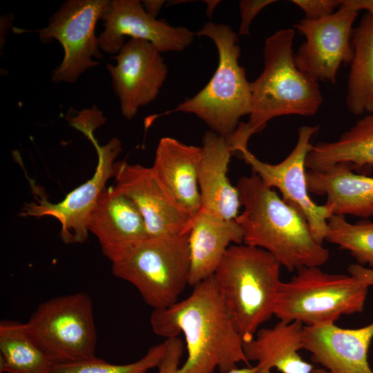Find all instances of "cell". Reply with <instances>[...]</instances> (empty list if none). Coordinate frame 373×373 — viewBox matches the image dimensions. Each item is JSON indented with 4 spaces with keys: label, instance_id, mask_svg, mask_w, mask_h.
<instances>
[{
    "label": "cell",
    "instance_id": "cell-34",
    "mask_svg": "<svg viewBox=\"0 0 373 373\" xmlns=\"http://www.w3.org/2000/svg\"><path fill=\"white\" fill-rule=\"evenodd\" d=\"M312 373H331L326 369L321 367V368H314Z\"/></svg>",
    "mask_w": 373,
    "mask_h": 373
},
{
    "label": "cell",
    "instance_id": "cell-25",
    "mask_svg": "<svg viewBox=\"0 0 373 373\" xmlns=\"http://www.w3.org/2000/svg\"><path fill=\"white\" fill-rule=\"evenodd\" d=\"M54 365L30 337L25 323L0 322L1 373H50Z\"/></svg>",
    "mask_w": 373,
    "mask_h": 373
},
{
    "label": "cell",
    "instance_id": "cell-10",
    "mask_svg": "<svg viewBox=\"0 0 373 373\" xmlns=\"http://www.w3.org/2000/svg\"><path fill=\"white\" fill-rule=\"evenodd\" d=\"M318 129L319 126H300L294 148L278 164L262 162L247 146L240 148L236 153L267 186L280 191L283 201L305 218L314 238L322 245L325 240L327 220L333 214L325 204L318 205L311 199L305 170L307 156L313 148L311 140Z\"/></svg>",
    "mask_w": 373,
    "mask_h": 373
},
{
    "label": "cell",
    "instance_id": "cell-8",
    "mask_svg": "<svg viewBox=\"0 0 373 373\" xmlns=\"http://www.w3.org/2000/svg\"><path fill=\"white\" fill-rule=\"evenodd\" d=\"M25 324L30 337L54 364L95 356L97 335L93 302L84 292L40 303Z\"/></svg>",
    "mask_w": 373,
    "mask_h": 373
},
{
    "label": "cell",
    "instance_id": "cell-11",
    "mask_svg": "<svg viewBox=\"0 0 373 373\" xmlns=\"http://www.w3.org/2000/svg\"><path fill=\"white\" fill-rule=\"evenodd\" d=\"M358 14V11L341 3L327 17L298 21L294 28L305 41L294 53L297 68L317 82L336 84L341 66L350 64L353 58L351 39Z\"/></svg>",
    "mask_w": 373,
    "mask_h": 373
},
{
    "label": "cell",
    "instance_id": "cell-15",
    "mask_svg": "<svg viewBox=\"0 0 373 373\" xmlns=\"http://www.w3.org/2000/svg\"><path fill=\"white\" fill-rule=\"evenodd\" d=\"M101 19L104 30L98 37L99 46L111 55L119 52L126 36L147 41L161 53L183 51L195 36L187 28L152 17L138 0H109Z\"/></svg>",
    "mask_w": 373,
    "mask_h": 373
},
{
    "label": "cell",
    "instance_id": "cell-14",
    "mask_svg": "<svg viewBox=\"0 0 373 373\" xmlns=\"http://www.w3.org/2000/svg\"><path fill=\"white\" fill-rule=\"evenodd\" d=\"M106 65L122 115L132 119L140 107L155 100L168 74L161 52L150 42L131 39Z\"/></svg>",
    "mask_w": 373,
    "mask_h": 373
},
{
    "label": "cell",
    "instance_id": "cell-21",
    "mask_svg": "<svg viewBox=\"0 0 373 373\" xmlns=\"http://www.w3.org/2000/svg\"><path fill=\"white\" fill-rule=\"evenodd\" d=\"M309 193L326 195L325 205L333 215L373 216V175L354 173L338 163L324 170L306 173Z\"/></svg>",
    "mask_w": 373,
    "mask_h": 373
},
{
    "label": "cell",
    "instance_id": "cell-19",
    "mask_svg": "<svg viewBox=\"0 0 373 373\" xmlns=\"http://www.w3.org/2000/svg\"><path fill=\"white\" fill-rule=\"evenodd\" d=\"M201 147L198 169L201 208L224 220H236L240 202L236 186L227 177L233 154L230 144L209 130L202 137Z\"/></svg>",
    "mask_w": 373,
    "mask_h": 373
},
{
    "label": "cell",
    "instance_id": "cell-24",
    "mask_svg": "<svg viewBox=\"0 0 373 373\" xmlns=\"http://www.w3.org/2000/svg\"><path fill=\"white\" fill-rule=\"evenodd\" d=\"M353 58L347 77L346 105L354 115L373 113V20L365 13L354 28Z\"/></svg>",
    "mask_w": 373,
    "mask_h": 373
},
{
    "label": "cell",
    "instance_id": "cell-20",
    "mask_svg": "<svg viewBox=\"0 0 373 373\" xmlns=\"http://www.w3.org/2000/svg\"><path fill=\"white\" fill-rule=\"evenodd\" d=\"M243 242V233L236 220H224L200 209L192 218L189 236L190 272L193 287L214 275L231 243Z\"/></svg>",
    "mask_w": 373,
    "mask_h": 373
},
{
    "label": "cell",
    "instance_id": "cell-26",
    "mask_svg": "<svg viewBox=\"0 0 373 373\" xmlns=\"http://www.w3.org/2000/svg\"><path fill=\"white\" fill-rule=\"evenodd\" d=\"M325 240L349 251L359 265L373 269V222L350 223L345 216L332 215L327 220Z\"/></svg>",
    "mask_w": 373,
    "mask_h": 373
},
{
    "label": "cell",
    "instance_id": "cell-23",
    "mask_svg": "<svg viewBox=\"0 0 373 373\" xmlns=\"http://www.w3.org/2000/svg\"><path fill=\"white\" fill-rule=\"evenodd\" d=\"M338 163L359 174L373 173V113L365 115L337 140L313 145L305 166L319 171Z\"/></svg>",
    "mask_w": 373,
    "mask_h": 373
},
{
    "label": "cell",
    "instance_id": "cell-33",
    "mask_svg": "<svg viewBox=\"0 0 373 373\" xmlns=\"http://www.w3.org/2000/svg\"><path fill=\"white\" fill-rule=\"evenodd\" d=\"M207 5V14L208 16L211 17L213 10L216 6L219 3L220 1H206Z\"/></svg>",
    "mask_w": 373,
    "mask_h": 373
},
{
    "label": "cell",
    "instance_id": "cell-17",
    "mask_svg": "<svg viewBox=\"0 0 373 373\" xmlns=\"http://www.w3.org/2000/svg\"><path fill=\"white\" fill-rule=\"evenodd\" d=\"M373 339V322L357 329L335 323L304 325L303 349L312 361L331 373H373L367 354Z\"/></svg>",
    "mask_w": 373,
    "mask_h": 373
},
{
    "label": "cell",
    "instance_id": "cell-22",
    "mask_svg": "<svg viewBox=\"0 0 373 373\" xmlns=\"http://www.w3.org/2000/svg\"><path fill=\"white\" fill-rule=\"evenodd\" d=\"M304 325L299 321H280L274 327L260 328L254 337L243 342L245 355L249 362H257V373H312L313 365L298 352L303 349Z\"/></svg>",
    "mask_w": 373,
    "mask_h": 373
},
{
    "label": "cell",
    "instance_id": "cell-29",
    "mask_svg": "<svg viewBox=\"0 0 373 373\" xmlns=\"http://www.w3.org/2000/svg\"><path fill=\"white\" fill-rule=\"evenodd\" d=\"M274 0H242L239 3L241 17L238 35H250V26L256 16L265 7L275 3Z\"/></svg>",
    "mask_w": 373,
    "mask_h": 373
},
{
    "label": "cell",
    "instance_id": "cell-18",
    "mask_svg": "<svg viewBox=\"0 0 373 373\" xmlns=\"http://www.w3.org/2000/svg\"><path fill=\"white\" fill-rule=\"evenodd\" d=\"M202 147L164 137L158 142L151 169L180 207L191 218L201 208L198 169Z\"/></svg>",
    "mask_w": 373,
    "mask_h": 373
},
{
    "label": "cell",
    "instance_id": "cell-32",
    "mask_svg": "<svg viewBox=\"0 0 373 373\" xmlns=\"http://www.w3.org/2000/svg\"><path fill=\"white\" fill-rule=\"evenodd\" d=\"M143 8L148 15L156 18L165 3L163 0H145L142 1Z\"/></svg>",
    "mask_w": 373,
    "mask_h": 373
},
{
    "label": "cell",
    "instance_id": "cell-6",
    "mask_svg": "<svg viewBox=\"0 0 373 373\" xmlns=\"http://www.w3.org/2000/svg\"><path fill=\"white\" fill-rule=\"evenodd\" d=\"M369 287L350 274H329L304 267L283 282L274 315L305 326L334 323L341 316L363 311Z\"/></svg>",
    "mask_w": 373,
    "mask_h": 373
},
{
    "label": "cell",
    "instance_id": "cell-1",
    "mask_svg": "<svg viewBox=\"0 0 373 373\" xmlns=\"http://www.w3.org/2000/svg\"><path fill=\"white\" fill-rule=\"evenodd\" d=\"M153 332L167 338L184 336L188 356L177 373H228L237 363L250 366L243 340L214 276L200 282L185 299L151 313Z\"/></svg>",
    "mask_w": 373,
    "mask_h": 373
},
{
    "label": "cell",
    "instance_id": "cell-12",
    "mask_svg": "<svg viewBox=\"0 0 373 373\" xmlns=\"http://www.w3.org/2000/svg\"><path fill=\"white\" fill-rule=\"evenodd\" d=\"M96 149L98 162L93 177L70 191L63 200L52 203L43 195L26 203L20 216H52L61 224L60 236L67 244L82 243L88 238L90 214L108 179L113 178L115 160L122 151L119 139L111 138L99 146L94 137L89 139Z\"/></svg>",
    "mask_w": 373,
    "mask_h": 373
},
{
    "label": "cell",
    "instance_id": "cell-4",
    "mask_svg": "<svg viewBox=\"0 0 373 373\" xmlns=\"http://www.w3.org/2000/svg\"><path fill=\"white\" fill-rule=\"evenodd\" d=\"M280 267L262 249L231 245L213 275L243 342L274 315L283 283Z\"/></svg>",
    "mask_w": 373,
    "mask_h": 373
},
{
    "label": "cell",
    "instance_id": "cell-28",
    "mask_svg": "<svg viewBox=\"0 0 373 373\" xmlns=\"http://www.w3.org/2000/svg\"><path fill=\"white\" fill-rule=\"evenodd\" d=\"M300 8L309 20H319L327 17L341 4V0H292Z\"/></svg>",
    "mask_w": 373,
    "mask_h": 373
},
{
    "label": "cell",
    "instance_id": "cell-31",
    "mask_svg": "<svg viewBox=\"0 0 373 373\" xmlns=\"http://www.w3.org/2000/svg\"><path fill=\"white\" fill-rule=\"evenodd\" d=\"M341 3L358 12L365 10L373 20V0H342Z\"/></svg>",
    "mask_w": 373,
    "mask_h": 373
},
{
    "label": "cell",
    "instance_id": "cell-2",
    "mask_svg": "<svg viewBox=\"0 0 373 373\" xmlns=\"http://www.w3.org/2000/svg\"><path fill=\"white\" fill-rule=\"evenodd\" d=\"M236 186L243 207L236 221L245 245L268 251L290 271L328 260V249L315 240L305 218L256 174L240 178Z\"/></svg>",
    "mask_w": 373,
    "mask_h": 373
},
{
    "label": "cell",
    "instance_id": "cell-16",
    "mask_svg": "<svg viewBox=\"0 0 373 373\" xmlns=\"http://www.w3.org/2000/svg\"><path fill=\"white\" fill-rule=\"evenodd\" d=\"M103 254L115 263L124 259L148 237L144 220L133 201L115 186L99 195L88 224Z\"/></svg>",
    "mask_w": 373,
    "mask_h": 373
},
{
    "label": "cell",
    "instance_id": "cell-5",
    "mask_svg": "<svg viewBox=\"0 0 373 373\" xmlns=\"http://www.w3.org/2000/svg\"><path fill=\"white\" fill-rule=\"evenodd\" d=\"M195 36L211 39L218 50L217 68L207 84L194 96L160 115L183 112L195 115L210 131L227 139L233 135L251 108L250 82L239 64L240 48L237 34L231 26L206 23Z\"/></svg>",
    "mask_w": 373,
    "mask_h": 373
},
{
    "label": "cell",
    "instance_id": "cell-27",
    "mask_svg": "<svg viewBox=\"0 0 373 373\" xmlns=\"http://www.w3.org/2000/svg\"><path fill=\"white\" fill-rule=\"evenodd\" d=\"M166 349V343L150 347L144 356L135 362L117 365L93 357L86 360L55 364L50 373H148L158 366Z\"/></svg>",
    "mask_w": 373,
    "mask_h": 373
},
{
    "label": "cell",
    "instance_id": "cell-7",
    "mask_svg": "<svg viewBox=\"0 0 373 373\" xmlns=\"http://www.w3.org/2000/svg\"><path fill=\"white\" fill-rule=\"evenodd\" d=\"M189 233L148 237L124 259L112 263L113 274L131 283L153 310L173 305L189 285Z\"/></svg>",
    "mask_w": 373,
    "mask_h": 373
},
{
    "label": "cell",
    "instance_id": "cell-9",
    "mask_svg": "<svg viewBox=\"0 0 373 373\" xmlns=\"http://www.w3.org/2000/svg\"><path fill=\"white\" fill-rule=\"evenodd\" d=\"M109 0H68L51 15L45 28L37 30L40 41L48 44L57 40L64 55L52 72L54 82L75 83L88 68L99 65L93 58L102 59L95 30Z\"/></svg>",
    "mask_w": 373,
    "mask_h": 373
},
{
    "label": "cell",
    "instance_id": "cell-3",
    "mask_svg": "<svg viewBox=\"0 0 373 373\" xmlns=\"http://www.w3.org/2000/svg\"><path fill=\"white\" fill-rule=\"evenodd\" d=\"M296 30L285 28L266 38L264 67L250 82L251 108L247 122H240L229 141L245 146L252 135L262 130L271 119L283 115H315L323 103L318 82L300 70L293 51Z\"/></svg>",
    "mask_w": 373,
    "mask_h": 373
},
{
    "label": "cell",
    "instance_id": "cell-30",
    "mask_svg": "<svg viewBox=\"0 0 373 373\" xmlns=\"http://www.w3.org/2000/svg\"><path fill=\"white\" fill-rule=\"evenodd\" d=\"M347 271L349 274L358 278L367 287L373 286V269L353 264L348 267Z\"/></svg>",
    "mask_w": 373,
    "mask_h": 373
},
{
    "label": "cell",
    "instance_id": "cell-13",
    "mask_svg": "<svg viewBox=\"0 0 373 373\" xmlns=\"http://www.w3.org/2000/svg\"><path fill=\"white\" fill-rule=\"evenodd\" d=\"M115 187L140 211L149 237L162 238L190 232L192 218L159 181L151 167L115 162Z\"/></svg>",
    "mask_w": 373,
    "mask_h": 373
}]
</instances>
